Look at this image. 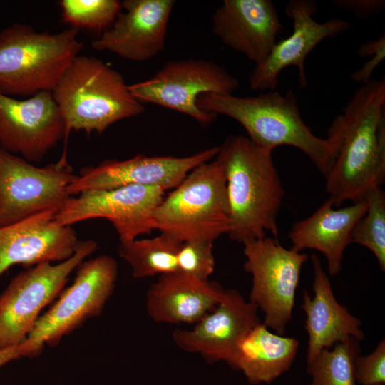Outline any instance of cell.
Returning <instances> with one entry per match:
<instances>
[{
    "label": "cell",
    "instance_id": "cell-1",
    "mask_svg": "<svg viewBox=\"0 0 385 385\" xmlns=\"http://www.w3.org/2000/svg\"><path fill=\"white\" fill-rule=\"evenodd\" d=\"M332 125L340 138L334 163L325 178L334 207L357 202L385 180V81L361 85Z\"/></svg>",
    "mask_w": 385,
    "mask_h": 385
},
{
    "label": "cell",
    "instance_id": "cell-2",
    "mask_svg": "<svg viewBox=\"0 0 385 385\" xmlns=\"http://www.w3.org/2000/svg\"><path fill=\"white\" fill-rule=\"evenodd\" d=\"M198 107L217 115H227L246 130L255 144L274 150L289 145L303 152L327 177L336 160L340 138L331 125L326 138H319L303 120L292 90L284 94L268 91L252 97L206 93L197 101Z\"/></svg>",
    "mask_w": 385,
    "mask_h": 385
},
{
    "label": "cell",
    "instance_id": "cell-3",
    "mask_svg": "<svg viewBox=\"0 0 385 385\" xmlns=\"http://www.w3.org/2000/svg\"><path fill=\"white\" fill-rule=\"evenodd\" d=\"M272 151L243 135H230L219 146L215 159L225 174L230 209L227 234L232 240L243 244L265 237L266 231L278 237L277 220L284 191Z\"/></svg>",
    "mask_w": 385,
    "mask_h": 385
},
{
    "label": "cell",
    "instance_id": "cell-4",
    "mask_svg": "<svg viewBox=\"0 0 385 385\" xmlns=\"http://www.w3.org/2000/svg\"><path fill=\"white\" fill-rule=\"evenodd\" d=\"M66 127L102 133L121 120L141 114L145 108L128 89L123 76L92 56H78L52 91Z\"/></svg>",
    "mask_w": 385,
    "mask_h": 385
},
{
    "label": "cell",
    "instance_id": "cell-5",
    "mask_svg": "<svg viewBox=\"0 0 385 385\" xmlns=\"http://www.w3.org/2000/svg\"><path fill=\"white\" fill-rule=\"evenodd\" d=\"M78 34L73 27L38 32L19 23L4 28L0 32V93L11 97L52 92L82 50Z\"/></svg>",
    "mask_w": 385,
    "mask_h": 385
},
{
    "label": "cell",
    "instance_id": "cell-6",
    "mask_svg": "<svg viewBox=\"0 0 385 385\" xmlns=\"http://www.w3.org/2000/svg\"><path fill=\"white\" fill-rule=\"evenodd\" d=\"M230 209L225 174L217 160L192 169L154 214L155 229L183 242H214L227 233Z\"/></svg>",
    "mask_w": 385,
    "mask_h": 385
},
{
    "label": "cell",
    "instance_id": "cell-7",
    "mask_svg": "<svg viewBox=\"0 0 385 385\" xmlns=\"http://www.w3.org/2000/svg\"><path fill=\"white\" fill-rule=\"evenodd\" d=\"M76 270L73 284L63 289L19 345L21 357L37 356L46 344L56 346L65 336L102 313L117 282L116 260L101 255L83 261Z\"/></svg>",
    "mask_w": 385,
    "mask_h": 385
},
{
    "label": "cell",
    "instance_id": "cell-8",
    "mask_svg": "<svg viewBox=\"0 0 385 385\" xmlns=\"http://www.w3.org/2000/svg\"><path fill=\"white\" fill-rule=\"evenodd\" d=\"M96 249L94 240H81L68 260L55 265L39 263L10 281L0 295V351L24 342L41 312L58 297L71 272Z\"/></svg>",
    "mask_w": 385,
    "mask_h": 385
},
{
    "label": "cell",
    "instance_id": "cell-9",
    "mask_svg": "<svg viewBox=\"0 0 385 385\" xmlns=\"http://www.w3.org/2000/svg\"><path fill=\"white\" fill-rule=\"evenodd\" d=\"M243 245L244 269L252 278L250 301L264 313L263 324L284 335L292 318L301 270L308 257L284 247L274 237L265 236Z\"/></svg>",
    "mask_w": 385,
    "mask_h": 385
},
{
    "label": "cell",
    "instance_id": "cell-10",
    "mask_svg": "<svg viewBox=\"0 0 385 385\" xmlns=\"http://www.w3.org/2000/svg\"><path fill=\"white\" fill-rule=\"evenodd\" d=\"M238 86V80L222 66L211 61L190 58L168 61L150 78L128 85V89L141 103L178 111L205 126L217 115L200 109L198 97L206 93L233 94Z\"/></svg>",
    "mask_w": 385,
    "mask_h": 385
},
{
    "label": "cell",
    "instance_id": "cell-11",
    "mask_svg": "<svg viewBox=\"0 0 385 385\" xmlns=\"http://www.w3.org/2000/svg\"><path fill=\"white\" fill-rule=\"evenodd\" d=\"M77 175L64 152L57 162L38 167L0 148V227L48 210H61L71 197Z\"/></svg>",
    "mask_w": 385,
    "mask_h": 385
},
{
    "label": "cell",
    "instance_id": "cell-12",
    "mask_svg": "<svg viewBox=\"0 0 385 385\" xmlns=\"http://www.w3.org/2000/svg\"><path fill=\"white\" fill-rule=\"evenodd\" d=\"M159 187L130 185L83 192L71 196L54 217L61 225L92 218H105L116 230L120 242L137 239L155 229L154 214L164 197Z\"/></svg>",
    "mask_w": 385,
    "mask_h": 385
},
{
    "label": "cell",
    "instance_id": "cell-13",
    "mask_svg": "<svg viewBox=\"0 0 385 385\" xmlns=\"http://www.w3.org/2000/svg\"><path fill=\"white\" fill-rule=\"evenodd\" d=\"M219 146L186 157L147 156L106 160L82 168L67 191L72 196L91 190H109L130 185L174 189L195 168L216 157Z\"/></svg>",
    "mask_w": 385,
    "mask_h": 385
},
{
    "label": "cell",
    "instance_id": "cell-14",
    "mask_svg": "<svg viewBox=\"0 0 385 385\" xmlns=\"http://www.w3.org/2000/svg\"><path fill=\"white\" fill-rule=\"evenodd\" d=\"M63 138L65 123L51 91L25 100L0 93V148L37 162Z\"/></svg>",
    "mask_w": 385,
    "mask_h": 385
},
{
    "label": "cell",
    "instance_id": "cell-15",
    "mask_svg": "<svg viewBox=\"0 0 385 385\" xmlns=\"http://www.w3.org/2000/svg\"><path fill=\"white\" fill-rule=\"evenodd\" d=\"M317 5L313 0H290L285 7L287 16L292 20V34L274 44L268 56L256 65L252 71L249 84L253 91H274L282 70L294 66L298 70L301 88L307 84L304 63L308 55L323 40L347 30L349 23L332 19L317 22L314 16Z\"/></svg>",
    "mask_w": 385,
    "mask_h": 385
},
{
    "label": "cell",
    "instance_id": "cell-16",
    "mask_svg": "<svg viewBox=\"0 0 385 385\" xmlns=\"http://www.w3.org/2000/svg\"><path fill=\"white\" fill-rule=\"evenodd\" d=\"M258 308L235 289L225 290L222 301L191 329H175V344L182 350L200 354L210 361L232 366L247 334L261 323Z\"/></svg>",
    "mask_w": 385,
    "mask_h": 385
},
{
    "label": "cell",
    "instance_id": "cell-17",
    "mask_svg": "<svg viewBox=\"0 0 385 385\" xmlns=\"http://www.w3.org/2000/svg\"><path fill=\"white\" fill-rule=\"evenodd\" d=\"M173 0H125L112 25L91 46L133 61H148L165 46Z\"/></svg>",
    "mask_w": 385,
    "mask_h": 385
},
{
    "label": "cell",
    "instance_id": "cell-18",
    "mask_svg": "<svg viewBox=\"0 0 385 385\" xmlns=\"http://www.w3.org/2000/svg\"><path fill=\"white\" fill-rule=\"evenodd\" d=\"M56 212L45 210L0 227V277L14 265L61 262L75 253L81 240L71 226L54 222Z\"/></svg>",
    "mask_w": 385,
    "mask_h": 385
},
{
    "label": "cell",
    "instance_id": "cell-19",
    "mask_svg": "<svg viewBox=\"0 0 385 385\" xmlns=\"http://www.w3.org/2000/svg\"><path fill=\"white\" fill-rule=\"evenodd\" d=\"M282 27L270 0H224L212 15V32L255 66L268 56Z\"/></svg>",
    "mask_w": 385,
    "mask_h": 385
},
{
    "label": "cell",
    "instance_id": "cell-20",
    "mask_svg": "<svg viewBox=\"0 0 385 385\" xmlns=\"http://www.w3.org/2000/svg\"><path fill=\"white\" fill-rule=\"evenodd\" d=\"M313 297L304 292L302 308L306 314L305 329L308 334L307 364L323 349L332 347L350 337L364 339L361 322L336 299L330 280L320 260L312 255Z\"/></svg>",
    "mask_w": 385,
    "mask_h": 385
},
{
    "label": "cell",
    "instance_id": "cell-21",
    "mask_svg": "<svg viewBox=\"0 0 385 385\" xmlns=\"http://www.w3.org/2000/svg\"><path fill=\"white\" fill-rule=\"evenodd\" d=\"M219 284L180 272L162 274L147 291L146 309L156 322L197 323L224 297Z\"/></svg>",
    "mask_w": 385,
    "mask_h": 385
},
{
    "label": "cell",
    "instance_id": "cell-22",
    "mask_svg": "<svg viewBox=\"0 0 385 385\" xmlns=\"http://www.w3.org/2000/svg\"><path fill=\"white\" fill-rule=\"evenodd\" d=\"M366 199L334 209L329 198L307 218L295 222L289 232L292 249L301 252L313 249L327 259L328 272L337 274L342 267L344 252L351 242L356 222L367 210Z\"/></svg>",
    "mask_w": 385,
    "mask_h": 385
},
{
    "label": "cell",
    "instance_id": "cell-23",
    "mask_svg": "<svg viewBox=\"0 0 385 385\" xmlns=\"http://www.w3.org/2000/svg\"><path fill=\"white\" fill-rule=\"evenodd\" d=\"M298 349L297 339L273 333L260 323L241 343L231 367L252 384H270L290 369Z\"/></svg>",
    "mask_w": 385,
    "mask_h": 385
},
{
    "label": "cell",
    "instance_id": "cell-24",
    "mask_svg": "<svg viewBox=\"0 0 385 385\" xmlns=\"http://www.w3.org/2000/svg\"><path fill=\"white\" fill-rule=\"evenodd\" d=\"M182 242L161 233L153 238L120 242L118 253L135 279L178 272L177 255Z\"/></svg>",
    "mask_w": 385,
    "mask_h": 385
},
{
    "label": "cell",
    "instance_id": "cell-25",
    "mask_svg": "<svg viewBox=\"0 0 385 385\" xmlns=\"http://www.w3.org/2000/svg\"><path fill=\"white\" fill-rule=\"evenodd\" d=\"M359 355V342L353 337L323 349L307 364L309 385H356L355 362Z\"/></svg>",
    "mask_w": 385,
    "mask_h": 385
},
{
    "label": "cell",
    "instance_id": "cell-26",
    "mask_svg": "<svg viewBox=\"0 0 385 385\" xmlns=\"http://www.w3.org/2000/svg\"><path fill=\"white\" fill-rule=\"evenodd\" d=\"M367 210L351 234V242L369 249L376 257L381 270H385V194L381 187L366 197Z\"/></svg>",
    "mask_w": 385,
    "mask_h": 385
},
{
    "label": "cell",
    "instance_id": "cell-27",
    "mask_svg": "<svg viewBox=\"0 0 385 385\" xmlns=\"http://www.w3.org/2000/svg\"><path fill=\"white\" fill-rule=\"evenodd\" d=\"M58 4L63 21L71 27L101 34L112 25L122 7L117 0H61Z\"/></svg>",
    "mask_w": 385,
    "mask_h": 385
},
{
    "label": "cell",
    "instance_id": "cell-28",
    "mask_svg": "<svg viewBox=\"0 0 385 385\" xmlns=\"http://www.w3.org/2000/svg\"><path fill=\"white\" fill-rule=\"evenodd\" d=\"M213 242L189 240L182 242L177 255L178 272L207 281L215 270Z\"/></svg>",
    "mask_w": 385,
    "mask_h": 385
},
{
    "label": "cell",
    "instance_id": "cell-29",
    "mask_svg": "<svg viewBox=\"0 0 385 385\" xmlns=\"http://www.w3.org/2000/svg\"><path fill=\"white\" fill-rule=\"evenodd\" d=\"M355 377L356 383L361 385L384 384V339L378 344L371 353L357 357L355 362Z\"/></svg>",
    "mask_w": 385,
    "mask_h": 385
},
{
    "label": "cell",
    "instance_id": "cell-30",
    "mask_svg": "<svg viewBox=\"0 0 385 385\" xmlns=\"http://www.w3.org/2000/svg\"><path fill=\"white\" fill-rule=\"evenodd\" d=\"M332 3L360 19L372 17L381 12L385 7L384 0H334Z\"/></svg>",
    "mask_w": 385,
    "mask_h": 385
},
{
    "label": "cell",
    "instance_id": "cell-31",
    "mask_svg": "<svg viewBox=\"0 0 385 385\" xmlns=\"http://www.w3.org/2000/svg\"><path fill=\"white\" fill-rule=\"evenodd\" d=\"M371 58L364 62L362 66L351 73L350 78L356 83L362 85L370 82L375 69L384 61L385 57V48H382L372 54Z\"/></svg>",
    "mask_w": 385,
    "mask_h": 385
},
{
    "label": "cell",
    "instance_id": "cell-32",
    "mask_svg": "<svg viewBox=\"0 0 385 385\" xmlns=\"http://www.w3.org/2000/svg\"><path fill=\"white\" fill-rule=\"evenodd\" d=\"M21 357L19 346L0 351V368L7 363Z\"/></svg>",
    "mask_w": 385,
    "mask_h": 385
},
{
    "label": "cell",
    "instance_id": "cell-33",
    "mask_svg": "<svg viewBox=\"0 0 385 385\" xmlns=\"http://www.w3.org/2000/svg\"><path fill=\"white\" fill-rule=\"evenodd\" d=\"M376 385H384V384H376Z\"/></svg>",
    "mask_w": 385,
    "mask_h": 385
}]
</instances>
